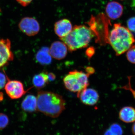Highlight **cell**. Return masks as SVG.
Wrapping results in <instances>:
<instances>
[{
  "mask_svg": "<svg viewBox=\"0 0 135 135\" xmlns=\"http://www.w3.org/2000/svg\"><path fill=\"white\" fill-rule=\"evenodd\" d=\"M135 41L130 30L120 23L114 24L108 36V43L110 44L117 56L127 51Z\"/></svg>",
  "mask_w": 135,
  "mask_h": 135,
  "instance_id": "2",
  "label": "cell"
},
{
  "mask_svg": "<svg viewBox=\"0 0 135 135\" xmlns=\"http://www.w3.org/2000/svg\"><path fill=\"white\" fill-rule=\"evenodd\" d=\"M86 70L87 72H88L87 73L89 74V75H90V74H93V73L94 72V69L91 67H89L87 68Z\"/></svg>",
  "mask_w": 135,
  "mask_h": 135,
  "instance_id": "23",
  "label": "cell"
},
{
  "mask_svg": "<svg viewBox=\"0 0 135 135\" xmlns=\"http://www.w3.org/2000/svg\"><path fill=\"white\" fill-rule=\"evenodd\" d=\"M33 0H16L17 2L23 7H26L30 4Z\"/></svg>",
  "mask_w": 135,
  "mask_h": 135,
  "instance_id": "20",
  "label": "cell"
},
{
  "mask_svg": "<svg viewBox=\"0 0 135 135\" xmlns=\"http://www.w3.org/2000/svg\"><path fill=\"white\" fill-rule=\"evenodd\" d=\"M22 109L25 112H33L37 110V98L32 95L25 97L21 104Z\"/></svg>",
  "mask_w": 135,
  "mask_h": 135,
  "instance_id": "11",
  "label": "cell"
},
{
  "mask_svg": "<svg viewBox=\"0 0 135 135\" xmlns=\"http://www.w3.org/2000/svg\"><path fill=\"white\" fill-rule=\"evenodd\" d=\"M104 135H113V133H112V132H111L110 130V129H107L106 131H105V132L104 134Z\"/></svg>",
  "mask_w": 135,
  "mask_h": 135,
  "instance_id": "24",
  "label": "cell"
},
{
  "mask_svg": "<svg viewBox=\"0 0 135 135\" xmlns=\"http://www.w3.org/2000/svg\"><path fill=\"white\" fill-rule=\"evenodd\" d=\"M73 27L69 20L63 19L56 22L54 26V31L60 38L67 36L72 30Z\"/></svg>",
  "mask_w": 135,
  "mask_h": 135,
  "instance_id": "9",
  "label": "cell"
},
{
  "mask_svg": "<svg viewBox=\"0 0 135 135\" xmlns=\"http://www.w3.org/2000/svg\"><path fill=\"white\" fill-rule=\"evenodd\" d=\"M9 122V119L7 115L0 113V129H2L7 127Z\"/></svg>",
  "mask_w": 135,
  "mask_h": 135,
  "instance_id": "16",
  "label": "cell"
},
{
  "mask_svg": "<svg viewBox=\"0 0 135 135\" xmlns=\"http://www.w3.org/2000/svg\"><path fill=\"white\" fill-rule=\"evenodd\" d=\"M127 23L129 30L135 32V17L129 18L128 20Z\"/></svg>",
  "mask_w": 135,
  "mask_h": 135,
  "instance_id": "18",
  "label": "cell"
},
{
  "mask_svg": "<svg viewBox=\"0 0 135 135\" xmlns=\"http://www.w3.org/2000/svg\"><path fill=\"white\" fill-rule=\"evenodd\" d=\"M127 57L129 62L135 64V46H132L128 50Z\"/></svg>",
  "mask_w": 135,
  "mask_h": 135,
  "instance_id": "17",
  "label": "cell"
},
{
  "mask_svg": "<svg viewBox=\"0 0 135 135\" xmlns=\"http://www.w3.org/2000/svg\"><path fill=\"white\" fill-rule=\"evenodd\" d=\"M7 78L6 76L2 73L0 72V90L5 86Z\"/></svg>",
  "mask_w": 135,
  "mask_h": 135,
  "instance_id": "19",
  "label": "cell"
},
{
  "mask_svg": "<svg viewBox=\"0 0 135 135\" xmlns=\"http://www.w3.org/2000/svg\"><path fill=\"white\" fill-rule=\"evenodd\" d=\"M68 47L66 45L62 42L56 41L52 44L49 49V52L51 57L60 60L66 56Z\"/></svg>",
  "mask_w": 135,
  "mask_h": 135,
  "instance_id": "8",
  "label": "cell"
},
{
  "mask_svg": "<svg viewBox=\"0 0 135 135\" xmlns=\"http://www.w3.org/2000/svg\"><path fill=\"white\" fill-rule=\"evenodd\" d=\"M8 62L0 53V68L6 65Z\"/></svg>",
  "mask_w": 135,
  "mask_h": 135,
  "instance_id": "21",
  "label": "cell"
},
{
  "mask_svg": "<svg viewBox=\"0 0 135 135\" xmlns=\"http://www.w3.org/2000/svg\"><path fill=\"white\" fill-rule=\"evenodd\" d=\"M89 75L88 73L76 70L70 71L63 80L65 86L71 92H77L78 94L86 88L89 85Z\"/></svg>",
  "mask_w": 135,
  "mask_h": 135,
  "instance_id": "4",
  "label": "cell"
},
{
  "mask_svg": "<svg viewBox=\"0 0 135 135\" xmlns=\"http://www.w3.org/2000/svg\"><path fill=\"white\" fill-rule=\"evenodd\" d=\"M119 118L126 123H131L135 121V109L131 107H125L120 111Z\"/></svg>",
  "mask_w": 135,
  "mask_h": 135,
  "instance_id": "12",
  "label": "cell"
},
{
  "mask_svg": "<svg viewBox=\"0 0 135 135\" xmlns=\"http://www.w3.org/2000/svg\"><path fill=\"white\" fill-rule=\"evenodd\" d=\"M123 6L115 1L109 2L105 8V12L107 16L113 20L120 17L123 14Z\"/></svg>",
  "mask_w": 135,
  "mask_h": 135,
  "instance_id": "10",
  "label": "cell"
},
{
  "mask_svg": "<svg viewBox=\"0 0 135 135\" xmlns=\"http://www.w3.org/2000/svg\"><path fill=\"white\" fill-rule=\"evenodd\" d=\"M19 29L28 36H33L39 32L40 25L38 21L33 18H23L18 24Z\"/></svg>",
  "mask_w": 135,
  "mask_h": 135,
  "instance_id": "5",
  "label": "cell"
},
{
  "mask_svg": "<svg viewBox=\"0 0 135 135\" xmlns=\"http://www.w3.org/2000/svg\"><path fill=\"white\" fill-rule=\"evenodd\" d=\"M5 89L8 96L12 99L20 98L27 92L24 89L23 83L16 80H8L5 84Z\"/></svg>",
  "mask_w": 135,
  "mask_h": 135,
  "instance_id": "6",
  "label": "cell"
},
{
  "mask_svg": "<svg viewBox=\"0 0 135 135\" xmlns=\"http://www.w3.org/2000/svg\"><path fill=\"white\" fill-rule=\"evenodd\" d=\"M110 129L113 135H122L123 131L120 125L117 123H114L110 126Z\"/></svg>",
  "mask_w": 135,
  "mask_h": 135,
  "instance_id": "15",
  "label": "cell"
},
{
  "mask_svg": "<svg viewBox=\"0 0 135 135\" xmlns=\"http://www.w3.org/2000/svg\"><path fill=\"white\" fill-rule=\"evenodd\" d=\"M36 59L37 62L42 65H48L51 63L52 57L50 55L49 49L44 47L36 53Z\"/></svg>",
  "mask_w": 135,
  "mask_h": 135,
  "instance_id": "13",
  "label": "cell"
},
{
  "mask_svg": "<svg viewBox=\"0 0 135 135\" xmlns=\"http://www.w3.org/2000/svg\"><path fill=\"white\" fill-rule=\"evenodd\" d=\"M95 33L90 27L84 25H75L68 35L60 38L70 51L84 48L88 45Z\"/></svg>",
  "mask_w": 135,
  "mask_h": 135,
  "instance_id": "3",
  "label": "cell"
},
{
  "mask_svg": "<svg viewBox=\"0 0 135 135\" xmlns=\"http://www.w3.org/2000/svg\"><path fill=\"white\" fill-rule=\"evenodd\" d=\"M36 98L37 110L46 116L57 118L65 109V101L59 94L40 91Z\"/></svg>",
  "mask_w": 135,
  "mask_h": 135,
  "instance_id": "1",
  "label": "cell"
},
{
  "mask_svg": "<svg viewBox=\"0 0 135 135\" xmlns=\"http://www.w3.org/2000/svg\"><path fill=\"white\" fill-rule=\"evenodd\" d=\"M77 97L83 103L88 105H94L97 103L99 99L98 93L95 89H85L77 94Z\"/></svg>",
  "mask_w": 135,
  "mask_h": 135,
  "instance_id": "7",
  "label": "cell"
},
{
  "mask_svg": "<svg viewBox=\"0 0 135 135\" xmlns=\"http://www.w3.org/2000/svg\"><path fill=\"white\" fill-rule=\"evenodd\" d=\"M48 74L47 72H43L35 75L32 80L34 86L38 89L46 86L49 81Z\"/></svg>",
  "mask_w": 135,
  "mask_h": 135,
  "instance_id": "14",
  "label": "cell"
},
{
  "mask_svg": "<svg viewBox=\"0 0 135 135\" xmlns=\"http://www.w3.org/2000/svg\"><path fill=\"white\" fill-rule=\"evenodd\" d=\"M132 131H133V132L134 135H135V123H134V125L133 126V128H132Z\"/></svg>",
  "mask_w": 135,
  "mask_h": 135,
  "instance_id": "25",
  "label": "cell"
},
{
  "mask_svg": "<svg viewBox=\"0 0 135 135\" xmlns=\"http://www.w3.org/2000/svg\"><path fill=\"white\" fill-rule=\"evenodd\" d=\"M49 80V81H53L56 79V75L53 73H50L48 74Z\"/></svg>",
  "mask_w": 135,
  "mask_h": 135,
  "instance_id": "22",
  "label": "cell"
},
{
  "mask_svg": "<svg viewBox=\"0 0 135 135\" xmlns=\"http://www.w3.org/2000/svg\"><path fill=\"white\" fill-rule=\"evenodd\" d=\"M133 95H134V97L135 98V91H133Z\"/></svg>",
  "mask_w": 135,
  "mask_h": 135,
  "instance_id": "26",
  "label": "cell"
}]
</instances>
